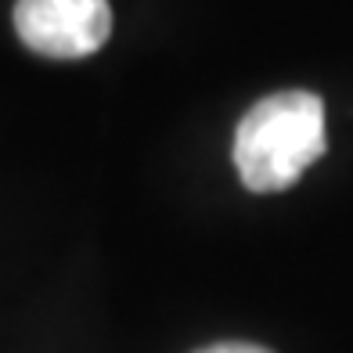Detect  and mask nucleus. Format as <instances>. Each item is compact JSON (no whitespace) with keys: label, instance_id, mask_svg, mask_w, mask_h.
I'll return each mask as SVG.
<instances>
[{"label":"nucleus","instance_id":"f257e3e1","mask_svg":"<svg viewBox=\"0 0 353 353\" xmlns=\"http://www.w3.org/2000/svg\"><path fill=\"white\" fill-rule=\"evenodd\" d=\"M328 148L325 101L314 90H281L256 101L234 134V166L249 191H285Z\"/></svg>","mask_w":353,"mask_h":353},{"label":"nucleus","instance_id":"f03ea898","mask_svg":"<svg viewBox=\"0 0 353 353\" xmlns=\"http://www.w3.org/2000/svg\"><path fill=\"white\" fill-rule=\"evenodd\" d=\"M14 33L43 58L76 61L105 47L112 33V8L108 0H19Z\"/></svg>","mask_w":353,"mask_h":353},{"label":"nucleus","instance_id":"7ed1b4c3","mask_svg":"<svg viewBox=\"0 0 353 353\" xmlns=\"http://www.w3.org/2000/svg\"><path fill=\"white\" fill-rule=\"evenodd\" d=\"M195 353H270L263 346H252V343H213L205 350H195Z\"/></svg>","mask_w":353,"mask_h":353}]
</instances>
